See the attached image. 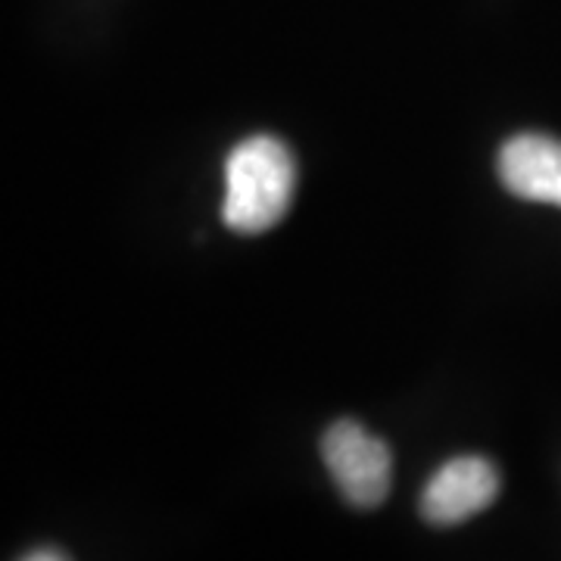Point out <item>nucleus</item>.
<instances>
[{
    "label": "nucleus",
    "instance_id": "nucleus-5",
    "mask_svg": "<svg viewBox=\"0 0 561 561\" xmlns=\"http://www.w3.org/2000/svg\"><path fill=\"white\" fill-rule=\"evenodd\" d=\"M20 561H69L62 552H57V549H35V552H28L25 559Z\"/></svg>",
    "mask_w": 561,
    "mask_h": 561
},
{
    "label": "nucleus",
    "instance_id": "nucleus-1",
    "mask_svg": "<svg viewBox=\"0 0 561 561\" xmlns=\"http://www.w3.org/2000/svg\"><path fill=\"white\" fill-rule=\"evenodd\" d=\"M297 165L287 144L272 135L241 140L225 162L221 219L231 231L262 234L275 228L294 201Z\"/></svg>",
    "mask_w": 561,
    "mask_h": 561
},
{
    "label": "nucleus",
    "instance_id": "nucleus-4",
    "mask_svg": "<svg viewBox=\"0 0 561 561\" xmlns=\"http://www.w3.org/2000/svg\"><path fill=\"white\" fill-rule=\"evenodd\" d=\"M496 169L515 197L561 206V140L530 131L515 135L502 144Z\"/></svg>",
    "mask_w": 561,
    "mask_h": 561
},
{
    "label": "nucleus",
    "instance_id": "nucleus-2",
    "mask_svg": "<svg viewBox=\"0 0 561 561\" xmlns=\"http://www.w3.org/2000/svg\"><path fill=\"white\" fill-rule=\"evenodd\" d=\"M321 459L350 505L375 508L390 493V446L356 421H337L321 437Z\"/></svg>",
    "mask_w": 561,
    "mask_h": 561
},
{
    "label": "nucleus",
    "instance_id": "nucleus-3",
    "mask_svg": "<svg viewBox=\"0 0 561 561\" xmlns=\"http://www.w3.org/2000/svg\"><path fill=\"white\" fill-rule=\"evenodd\" d=\"M500 493V471L483 456L449 459L421 493V515L437 527L461 524L483 512Z\"/></svg>",
    "mask_w": 561,
    "mask_h": 561
}]
</instances>
